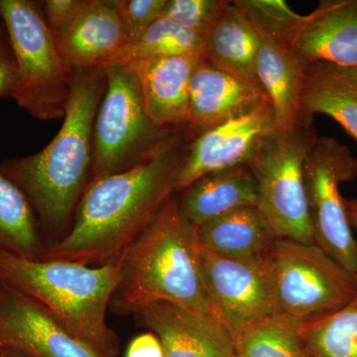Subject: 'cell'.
<instances>
[{"label": "cell", "mask_w": 357, "mask_h": 357, "mask_svg": "<svg viewBox=\"0 0 357 357\" xmlns=\"http://www.w3.org/2000/svg\"><path fill=\"white\" fill-rule=\"evenodd\" d=\"M195 137L191 130L177 131L138 165L91 181L67 236L44 259L100 266L123 255L175 194Z\"/></svg>", "instance_id": "1"}, {"label": "cell", "mask_w": 357, "mask_h": 357, "mask_svg": "<svg viewBox=\"0 0 357 357\" xmlns=\"http://www.w3.org/2000/svg\"><path fill=\"white\" fill-rule=\"evenodd\" d=\"M105 89L103 66L75 69L69 103L57 135L38 153L0 164V172L29 202L48 249L67 236L91 182L93 123Z\"/></svg>", "instance_id": "2"}, {"label": "cell", "mask_w": 357, "mask_h": 357, "mask_svg": "<svg viewBox=\"0 0 357 357\" xmlns=\"http://www.w3.org/2000/svg\"><path fill=\"white\" fill-rule=\"evenodd\" d=\"M174 195L124 253L121 282L109 307L129 316L156 301H168L227 330L204 283L198 229L183 217Z\"/></svg>", "instance_id": "3"}, {"label": "cell", "mask_w": 357, "mask_h": 357, "mask_svg": "<svg viewBox=\"0 0 357 357\" xmlns=\"http://www.w3.org/2000/svg\"><path fill=\"white\" fill-rule=\"evenodd\" d=\"M124 255L100 266L30 260L0 251V279L46 307L98 357H119V337L107 312L121 279Z\"/></svg>", "instance_id": "4"}, {"label": "cell", "mask_w": 357, "mask_h": 357, "mask_svg": "<svg viewBox=\"0 0 357 357\" xmlns=\"http://www.w3.org/2000/svg\"><path fill=\"white\" fill-rule=\"evenodd\" d=\"M0 17L17 62L13 100L39 121L64 119L75 70L59 53L42 1L0 0Z\"/></svg>", "instance_id": "5"}, {"label": "cell", "mask_w": 357, "mask_h": 357, "mask_svg": "<svg viewBox=\"0 0 357 357\" xmlns=\"http://www.w3.org/2000/svg\"><path fill=\"white\" fill-rule=\"evenodd\" d=\"M317 137L312 123L276 129L248 163L257 184V208L277 238L314 243L305 163Z\"/></svg>", "instance_id": "6"}, {"label": "cell", "mask_w": 357, "mask_h": 357, "mask_svg": "<svg viewBox=\"0 0 357 357\" xmlns=\"http://www.w3.org/2000/svg\"><path fill=\"white\" fill-rule=\"evenodd\" d=\"M264 262L275 311L301 324L357 295L356 279L317 244L276 238Z\"/></svg>", "instance_id": "7"}, {"label": "cell", "mask_w": 357, "mask_h": 357, "mask_svg": "<svg viewBox=\"0 0 357 357\" xmlns=\"http://www.w3.org/2000/svg\"><path fill=\"white\" fill-rule=\"evenodd\" d=\"M103 67L107 89L93 123L91 182L138 165L177 132L151 121L139 79L128 65Z\"/></svg>", "instance_id": "8"}, {"label": "cell", "mask_w": 357, "mask_h": 357, "mask_svg": "<svg viewBox=\"0 0 357 357\" xmlns=\"http://www.w3.org/2000/svg\"><path fill=\"white\" fill-rule=\"evenodd\" d=\"M357 176L349 148L330 137H317L305 163V180L314 244L357 281V241L347 220L342 183Z\"/></svg>", "instance_id": "9"}, {"label": "cell", "mask_w": 357, "mask_h": 357, "mask_svg": "<svg viewBox=\"0 0 357 357\" xmlns=\"http://www.w3.org/2000/svg\"><path fill=\"white\" fill-rule=\"evenodd\" d=\"M276 129L273 109L265 98L248 114L199 134L178 171L175 192H182L206 174L248 165L263 141Z\"/></svg>", "instance_id": "10"}, {"label": "cell", "mask_w": 357, "mask_h": 357, "mask_svg": "<svg viewBox=\"0 0 357 357\" xmlns=\"http://www.w3.org/2000/svg\"><path fill=\"white\" fill-rule=\"evenodd\" d=\"M264 261L231 259L202 248L204 283L230 335L241 326L276 312Z\"/></svg>", "instance_id": "11"}, {"label": "cell", "mask_w": 357, "mask_h": 357, "mask_svg": "<svg viewBox=\"0 0 357 357\" xmlns=\"http://www.w3.org/2000/svg\"><path fill=\"white\" fill-rule=\"evenodd\" d=\"M0 347L34 357H98L36 300L0 279Z\"/></svg>", "instance_id": "12"}, {"label": "cell", "mask_w": 357, "mask_h": 357, "mask_svg": "<svg viewBox=\"0 0 357 357\" xmlns=\"http://www.w3.org/2000/svg\"><path fill=\"white\" fill-rule=\"evenodd\" d=\"M54 37L59 53L74 70L110 65L128 43L117 0H77Z\"/></svg>", "instance_id": "13"}, {"label": "cell", "mask_w": 357, "mask_h": 357, "mask_svg": "<svg viewBox=\"0 0 357 357\" xmlns=\"http://www.w3.org/2000/svg\"><path fill=\"white\" fill-rule=\"evenodd\" d=\"M157 335L165 357H230L231 335L225 326L168 301H156L134 314Z\"/></svg>", "instance_id": "14"}, {"label": "cell", "mask_w": 357, "mask_h": 357, "mask_svg": "<svg viewBox=\"0 0 357 357\" xmlns=\"http://www.w3.org/2000/svg\"><path fill=\"white\" fill-rule=\"evenodd\" d=\"M288 46L306 64L357 69V0H323L303 16Z\"/></svg>", "instance_id": "15"}, {"label": "cell", "mask_w": 357, "mask_h": 357, "mask_svg": "<svg viewBox=\"0 0 357 357\" xmlns=\"http://www.w3.org/2000/svg\"><path fill=\"white\" fill-rule=\"evenodd\" d=\"M202 58L152 59L129 63L139 79L147 114L166 130H190V84Z\"/></svg>", "instance_id": "16"}, {"label": "cell", "mask_w": 357, "mask_h": 357, "mask_svg": "<svg viewBox=\"0 0 357 357\" xmlns=\"http://www.w3.org/2000/svg\"><path fill=\"white\" fill-rule=\"evenodd\" d=\"M266 96L202 59L190 84V130L195 135L244 116Z\"/></svg>", "instance_id": "17"}, {"label": "cell", "mask_w": 357, "mask_h": 357, "mask_svg": "<svg viewBox=\"0 0 357 357\" xmlns=\"http://www.w3.org/2000/svg\"><path fill=\"white\" fill-rule=\"evenodd\" d=\"M306 63L288 45L261 38L256 74L272 109L277 129L285 130L312 123L303 112Z\"/></svg>", "instance_id": "18"}, {"label": "cell", "mask_w": 357, "mask_h": 357, "mask_svg": "<svg viewBox=\"0 0 357 357\" xmlns=\"http://www.w3.org/2000/svg\"><path fill=\"white\" fill-rule=\"evenodd\" d=\"M260 45L255 26L236 1H229L204 37L203 60L262 91L256 74Z\"/></svg>", "instance_id": "19"}, {"label": "cell", "mask_w": 357, "mask_h": 357, "mask_svg": "<svg viewBox=\"0 0 357 357\" xmlns=\"http://www.w3.org/2000/svg\"><path fill=\"white\" fill-rule=\"evenodd\" d=\"M180 192L178 210L196 227L258 204L257 184L248 165L206 174Z\"/></svg>", "instance_id": "20"}, {"label": "cell", "mask_w": 357, "mask_h": 357, "mask_svg": "<svg viewBox=\"0 0 357 357\" xmlns=\"http://www.w3.org/2000/svg\"><path fill=\"white\" fill-rule=\"evenodd\" d=\"M197 229L202 248L243 261H263L277 238L257 206L237 208Z\"/></svg>", "instance_id": "21"}, {"label": "cell", "mask_w": 357, "mask_h": 357, "mask_svg": "<svg viewBox=\"0 0 357 357\" xmlns=\"http://www.w3.org/2000/svg\"><path fill=\"white\" fill-rule=\"evenodd\" d=\"M303 112L312 121L317 114L337 121L357 140V69L326 62L307 65Z\"/></svg>", "instance_id": "22"}, {"label": "cell", "mask_w": 357, "mask_h": 357, "mask_svg": "<svg viewBox=\"0 0 357 357\" xmlns=\"http://www.w3.org/2000/svg\"><path fill=\"white\" fill-rule=\"evenodd\" d=\"M48 246L29 202L13 181L0 172V251L43 260Z\"/></svg>", "instance_id": "23"}, {"label": "cell", "mask_w": 357, "mask_h": 357, "mask_svg": "<svg viewBox=\"0 0 357 357\" xmlns=\"http://www.w3.org/2000/svg\"><path fill=\"white\" fill-rule=\"evenodd\" d=\"M302 324L274 312L232 333L236 357H310L301 335Z\"/></svg>", "instance_id": "24"}, {"label": "cell", "mask_w": 357, "mask_h": 357, "mask_svg": "<svg viewBox=\"0 0 357 357\" xmlns=\"http://www.w3.org/2000/svg\"><path fill=\"white\" fill-rule=\"evenodd\" d=\"M204 38L160 17L136 41L124 47L112 64H129L136 61L175 57L203 59Z\"/></svg>", "instance_id": "25"}, {"label": "cell", "mask_w": 357, "mask_h": 357, "mask_svg": "<svg viewBox=\"0 0 357 357\" xmlns=\"http://www.w3.org/2000/svg\"><path fill=\"white\" fill-rule=\"evenodd\" d=\"M310 357H357V295L337 311L301 325Z\"/></svg>", "instance_id": "26"}, {"label": "cell", "mask_w": 357, "mask_h": 357, "mask_svg": "<svg viewBox=\"0 0 357 357\" xmlns=\"http://www.w3.org/2000/svg\"><path fill=\"white\" fill-rule=\"evenodd\" d=\"M261 38L288 45L303 16L283 0H236Z\"/></svg>", "instance_id": "27"}, {"label": "cell", "mask_w": 357, "mask_h": 357, "mask_svg": "<svg viewBox=\"0 0 357 357\" xmlns=\"http://www.w3.org/2000/svg\"><path fill=\"white\" fill-rule=\"evenodd\" d=\"M229 3V0H167L161 17L204 38Z\"/></svg>", "instance_id": "28"}, {"label": "cell", "mask_w": 357, "mask_h": 357, "mask_svg": "<svg viewBox=\"0 0 357 357\" xmlns=\"http://www.w3.org/2000/svg\"><path fill=\"white\" fill-rule=\"evenodd\" d=\"M128 43L139 39L163 13L167 0H117Z\"/></svg>", "instance_id": "29"}, {"label": "cell", "mask_w": 357, "mask_h": 357, "mask_svg": "<svg viewBox=\"0 0 357 357\" xmlns=\"http://www.w3.org/2000/svg\"><path fill=\"white\" fill-rule=\"evenodd\" d=\"M17 83L15 53L6 26L0 21V98H13Z\"/></svg>", "instance_id": "30"}, {"label": "cell", "mask_w": 357, "mask_h": 357, "mask_svg": "<svg viewBox=\"0 0 357 357\" xmlns=\"http://www.w3.org/2000/svg\"><path fill=\"white\" fill-rule=\"evenodd\" d=\"M77 0H45L42 1L45 20L54 36L69 20Z\"/></svg>", "instance_id": "31"}, {"label": "cell", "mask_w": 357, "mask_h": 357, "mask_svg": "<svg viewBox=\"0 0 357 357\" xmlns=\"http://www.w3.org/2000/svg\"><path fill=\"white\" fill-rule=\"evenodd\" d=\"M126 357H165L163 347L153 333L137 335L129 342Z\"/></svg>", "instance_id": "32"}, {"label": "cell", "mask_w": 357, "mask_h": 357, "mask_svg": "<svg viewBox=\"0 0 357 357\" xmlns=\"http://www.w3.org/2000/svg\"><path fill=\"white\" fill-rule=\"evenodd\" d=\"M344 206L349 225L357 231V198L344 199Z\"/></svg>", "instance_id": "33"}, {"label": "cell", "mask_w": 357, "mask_h": 357, "mask_svg": "<svg viewBox=\"0 0 357 357\" xmlns=\"http://www.w3.org/2000/svg\"><path fill=\"white\" fill-rule=\"evenodd\" d=\"M0 357H34L20 349L13 347H0Z\"/></svg>", "instance_id": "34"}, {"label": "cell", "mask_w": 357, "mask_h": 357, "mask_svg": "<svg viewBox=\"0 0 357 357\" xmlns=\"http://www.w3.org/2000/svg\"><path fill=\"white\" fill-rule=\"evenodd\" d=\"M230 357H236V354H234V356H230Z\"/></svg>", "instance_id": "35"}]
</instances>
